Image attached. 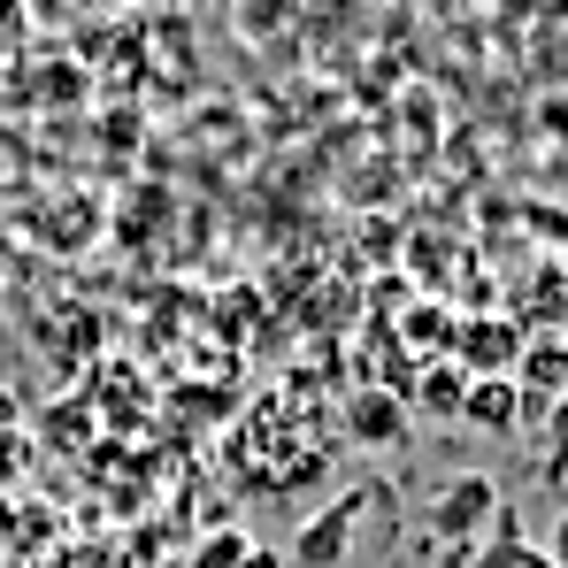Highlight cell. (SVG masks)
Wrapping results in <instances>:
<instances>
[{"label":"cell","mask_w":568,"mask_h":568,"mask_svg":"<svg viewBox=\"0 0 568 568\" xmlns=\"http://www.w3.org/2000/svg\"><path fill=\"white\" fill-rule=\"evenodd\" d=\"M446 362H454L469 384L476 377H515V362H523V331H515V315H462Z\"/></svg>","instance_id":"6da1fadb"},{"label":"cell","mask_w":568,"mask_h":568,"mask_svg":"<svg viewBox=\"0 0 568 568\" xmlns=\"http://www.w3.org/2000/svg\"><path fill=\"white\" fill-rule=\"evenodd\" d=\"M499 523V484L484 469H462L438 484V499H430V538H446V546H469L476 530H491Z\"/></svg>","instance_id":"7a4b0ae2"},{"label":"cell","mask_w":568,"mask_h":568,"mask_svg":"<svg viewBox=\"0 0 568 568\" xmlns=\"http://www.w3.org/2000/svg\"><path fill=\"white\" fill-rule=\"evenodd\" d=\"M515 392H523V415H546L554 399H568V338H523V362H515Z\"/></svg>","instance_id":"3957f363"},{"label":"cell","mask_w":568,"mask_h":568,"mask_svg":"<svg viewBox=\"0 0 568 568\" xmlns=\"http://www.w3.org/2000/svg\"><path fill=\"white\" fill-rule=\"evenodd\" d=\"M354 523H362V491L331 499V507L292 538V561H300V568H338V561H346V546H354Z\"/></svg>","instance_id":"277c9868"},{"label":"cell","mask_w":568,"mask_h":568,"mask_svg":"<svg viewBox=\"0 0 568 568\" xmlns=\"http://www.w3.org/2000/svg\"><path fill=\"white\" fill-rule=\"evenodd\" d=\"M462 423H469V430H484V438H523V430H530V415H523L515 377H476L469 399H462Z\"/></svg>","instance_id":"5b68a950"},{"label":"cell","mask_w":568,"mask_h":568,"mask_svg":"<svg viewBox=\"0 0 568 568\" xmlns=\"http://www.w3.org/2000/svg\"><path fill=\"white\" fill-rule=\"evenodd\" d=\"M346 430H354L362 446H399V438H407V399L384 392V384L354 392V399H346Z\"/></svg>","instance_id":"8992f818"},{"label":"cell","mask_w":568,"mask_h":568,"mask_svg":"<svg viewBox=\"0 0 568 568\" xmlns=\"http://www.w3.org/2000/svg\"><path fill=\"white\" fill-rule=\"evenodd\" d=\"M462 399L469 377L454 362H415V392H407V415H430V423H462Z\"/></svg>","instance_id":"52a82bcc"},{"label":"cell","mask_w":568,"mask_h":568,"mask_svg":"<svg viewBox=\"0 0 568 568\" xmlns=\"http://www.w3.org/2000/svg\"><path fill=\"white\" fill-rule=\"evenodd\" d=\"M476 568H554V561H546V546H530V538H523V530L499 515V538L476 554Z\"/></svg>","instance_id":"ba28073f"},{"label":"cell","mask_w":568,"mask_h":568,"mask_svg":"<svg viewBox=\"0 0 568 568\" xmlns=\"http://www.w3.org/2000/svg\"><path fill=\"white\" fill-rule=\"evenodd\" d=\"M538 454H546V476H568V399L538 415Z\"/></svg>","instance_id":"9c48e42d"},{"label":"cell","mask_w":568,"mask_h":568,"mask_svg":"<svg viewBox=\"0 0 568 568\" xmlns=\"http://www.w3.org/2000/svg\"><path fill=\"white\" fill-rule=\"evenodd\" d=\"M246 530H215V538H200V554H192V568H246Z\"/></svg>","instance_id":"30bf717a"},{"label":"cell","mask_w":568,"mask_h":568,"mask_svg":"<svg viewBox=\"0 0 568 568\" xmlns=\"http://www.w3.org/2000/svg\"><path fill=\"white\" fill-rule=\"evenodd\" d=\"M23 469H31V430H0V491L23 484Z\"/></svg>","instance_id":"8fae6325"},{"label":"cell","mask_w":568,"mask_h":568,"mask_svg":"<svg viewBox=\"0 0 568 568\" xmlns=\"http://www.w3.org/2000/svg\"><path fill=\"white\" fill-rule=\"evenodd\" d=\"M23 39H31V16H23L16 0H0V62H8V54H16Z\"/></svg>","instance_id":"7c38bea8"},{"label":"cell","mask_w":568,"mask_h":568,"mask_svg":"<svg viewBox=\"0 0 568 568\" xmlns=\"http://www.w3.org/2000/svg\"><path fill=\"white\" fill-rule=\"evenodd\" d=\"M546 561H554V568H568V507L554 515V530H546Z\"/></svg>","instance_id":"4fadbf2b"},{"label":"cell","mask_w":568,"mask_h":568,"mask_svg":"<svg viewBox=\"0 0 568 568\" xmlns=\"http://www.w3.org/2000/svg\"><path fill=\"white\" fill-rule=\"evenodd\" d=\"M0 430H23V399H16L8 384H0Z\"/></svg>","instance_id":"5bb4252c"},{"label":"cell","mask_w":568,"mask_h":568,"mask_svg":"<svg viewBox=\"0 0 568 568\" xmlns=\"http://www.w3.org/2000/svg\"><path fill=\"white\" fill-rule=\"evenodd\" d=\"M246 568H284V554H246Z\"/></svg>","instance_id":"9a60e30c"},{"label":"cell","mask_w":568,"mask_h":568,"mask_svg":"<svg viewBox=\"0 0 568 568\" xmlns=\"http://www.w3.org/2000/svg\"><path fill=\"white\" fill-rule=\"evenodd\" d=\"M561 338H568V331H561Z\"/></svg>","instance_id":"2e32d148"}]
</instances>
